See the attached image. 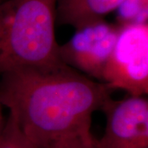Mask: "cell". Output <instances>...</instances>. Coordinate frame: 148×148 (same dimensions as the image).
<instances>
[{
  "label": "cell",
  "mask_w": 148,
  "mask_h": 148,
  "mask_svg": "<svg viewBox=\"0 0 148 148\" xmlns=\"http://www.w3.org/2000/svg\"><path fill=\"white\" fill-rule=\"evenodd\" d=\"M113 90L67 65L16 70L0 77V103L27 138L40 148L59 139H92V115Z\"/></svg>",
  "instance_id": "6da1fadb"
},
{
  "label": "cell",
  "mask_w": 148,
  "mask_h": 148,
  "mask_svg": "<svg viewBox=\"0 0 148 148\" xmlns=\"http://www.w3.org/2000/svg\"><path fill=\"white\" fill-rule=\"evenodd\" d=\"M57 0H0V77L65 65L56 40Z\"/></svg>",
  "instance_id": "7a4b0ae2"
},
{
  "label": "cell",
  "mask_w": 148,
  "mask_h": 148,
  "mask_svg": "<svg viewBox=\"0 0 148 148\" xmlns=\"http://www.w3.org/2000/svg\"><path fill=\"white\" fill-rule=\"evenodd\" d=\"M102 83L110 90H123L132 96L147 95V23L119 26L115 46L104 70Z\"/></svg>",
  "instance_id": "3957f363"
},
{
  "label": "cell",
  "mask_w": 148,
  "mask_h": 148,
  "mask_svg": "<svg viewBox=\"0 0 148 148\" xmlns=\"http://www.w3.org/2000/svg\"><path fill=\"white\" fill-rule=\"evenodd\" d=\"M75 30L73 36L59 45L61 61L91 79L102 82L104 70L116 44L119 26L102 19Z\"/></svg>",
  "instance_id": "277c9868"
},
{
  "label": "cell",
  "mask_w": 148,
  "mask_h": 148,
  "mask_svg": "<svg viewBox=\"0 0 148 148\" xmlns=\"http://www.w3.org/2000/svg\"><path fill=\"white\" fill-rule=\"evenodd\" d=\"M106 128L96 148H148V100L132 96L119 101L111 98L102 108Z\"/></svg>",
  "instance_id": "5b68a950"
},
{
  "label": "cell",
  "mask_w": 148,
  "mask_h": 148,
  "mask_svg": "<svg viewBox=\"0 0 148 148\" xmlns=\"http://www.w3.org/2000/svg\"><path fill=\"white\" fill-rule=\"evenodd\" d=\"M124 0H57L56 23L74 29L105 19Z\"/></svg>",
  "instance_id": "8992f818"
},
{
  "label": "cell",
  "mask_w": 148,
  "mask_h": 148,
  "mask_svg": "<svg viewBox=\"0 0 148 148\" xmlns=\"http://www.w3.org/2000/svg\"><path fill=\"white\" fill-rule=\"evenodd\" d=\"M116 12L117 25L146 24L148 19L147 0H124Z\"/></svg>",
  "instance_id": "52a82bcc"
},
{
  "label": "cell",
  "mask_w": 148,
  "mask_h": 148,
  "mask_svg": "<svg viewBox=\"0 0 148 148\" xmlns=\"http://www.w3.org/2000/svg\"><path fill=\"white\" fill-rule=\"evenodd\" d=\"M0 148H40L33 143L21 132L16 119L12 114H8L2 137L0 139Z\"/></svg>",
  "instance_id": "ba28073f"
},
{
  "label": "cell",
  "mask_w": 148,
  "mask_h": 148,
  "mask_svg": "<svg viewBox=\"0 0 148 148\" xmlns=\"http://www.w3.org/2000/svg\"><path fill=\"white\" fill-rule=\"evenodd\" d=\"M95 138L86 139L80 136H69L53 143L49 148H96Z\"/></svg>",
  "instance_id": "9c48e42d"
},
{
  "label": "cell",
  "mask_w": 148,
  "mask_h": 148,
  "mask_svg": "<svg viewBox=\"0 0 148 148\" xmlns=\"http://www.w3.org/2000/svg\"><path fill=\"white\" fill-rule=\"evenodd\" d=\"M5 123L6 119L4 118L3 113V106L0 103V139H1V137H2V133H3V131L4 126H5Z\"/></svg>",
  "instance_id": "30bf717a"
}]
</instances>
